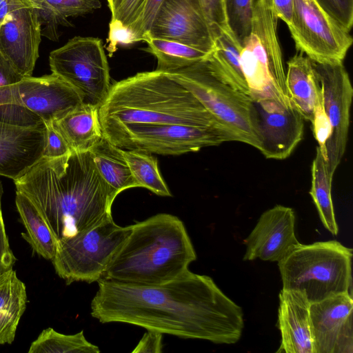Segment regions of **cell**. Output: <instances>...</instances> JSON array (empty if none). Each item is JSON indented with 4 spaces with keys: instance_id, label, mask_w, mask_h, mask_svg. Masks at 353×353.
I'll return each instance as SVG.
<instances>
[{
    "instance_id": "cell-21",
    "label": "cell",
    "mask_w": 353,
    "mask_h": 353,
    "mask_svg": "<svg viewBox=\"0 0 353 353\" xmlns=\"http://www.w3.org/2000/svg\"><path fill=\"white\" fill-rule=\"evenodd\" d=\"M71 151L88 152L103 137L99 108L82 103L52 122Z\"/></svg>"
},
{
    "instance_id": "cell-4",
    "label": "cell",
    "mask_w": 353,
    "mask_h": 353,
    "mask_svg": "<svg viewBox=\"0 0 353 353\" xmlns=\"http://www.w3.org/2000/svg\"><path fill=\"white\" fill-rule=\"evenodd\" d=\"M196 259L183 221L174 215L159 213L131 225L130 233L112 256L101 279L159 285L185 273Z\"/></svg>"
},
{
    "instance_id": "cell-24",
    "label": "cell",
    "mask_w": 353,
    "mask_h": 353,
    "mask_svg": "<svg viewBox=\"0 0 353 353\" xmlns=\"http://www.w3.org/2000/svg\"><path fill=\"white\" fill-rule=\"evenodd\" d=\"M27 303L26 288L12 269L0 276V345L11 344Z\"/></svg>"
},
{
    "instance_id": "cell-30",
    "label": "cell",
    "mask_w": 353,
    "mask_h": 353,
    "mask_svg": "<svg viewBox=\"0 0 353 353\" xmlns=\"http://www.w3.org/2000/svg\"><path fill=\"white\" fill-rule=\"evenodd\" d=\"M99 347L89 342L83 331L64 334L52 327L43 330L30 347L28 353H99Z\"/></svg>"
},
{
    "instance_id": "cell-15",
    "label": "cell",
    "mask_w": 353,
    "mask_h": 353,
    "mask_svg": "<svg viewBox=\"0 0 353 353\" xmlns=\"http://www.w3.org/2000/svg\"><path fill=\"white\" fill-rule=\"evenodd\" d=\"M353 299L344 292L310 303L314 353H352Z\"/></svg>"
},
{
    "instance_id": "cell-1",
    "label": "cell",
    "mask_w": 353,
    "mask_h": 353,
    "mask_svg": "<svg viewBox=\"0 0 353 353\" xmlns=\"http://www.w3.org/2000/svg\"><path fill=\"white\" fill-rule=\"evenodd\" d=\"M97 282L90 314L102 323H125L219 344H233L241 336L242 308L209 276L188 270L159 285Z\"/></svg>"
},
{
    "instance_id": "cell-35",
    "label": "cell",
    "mask_w": 353,
    "mask_h": 353,
    "mask_svg": "<svg viewBox=\"0 0 353 353\" xmlns=\"http://www.w3.org/2000/svg\"><path fill=\"white\" fill-rule=\"evenodd\" d=\"M200 1L215 39L221 32L230 31L227 23L224 0Z\"/></svg>"
},
{
    "instance_id": "cell-25",
    "label": "cell",
    "mask_w": 353,
    "mask_h": 353,
    "mask_svg": "<svg viewBox=\"0 0 353 353\" xmlns=\"http://www.w3.org/2000/svg\"><path fill=\"white\" fill-rule=\"evenodd\" d=\"M240 61L252 100L278 97L290 103L285 101L273 87L266 54L257 35L253 32H251L241 50Z\"/></svg>"
},
{
    "instance_id": "cell-14",
    "label": "cell",
    "mask_w": 353,
    "mask_h": 353,
    "mask_svg": "<svg viewBox=\"0 0 353 353\" xmlns=\"http://www.w3.org/2000/svg\"><path fill=\"white\" fill-rule=\"evenodd\" d=\"M38 8L31 0L9 12L0 26V52L24 77L32 76L39 56Z\"/></svg>"
},
{
    "instance_id": "cell-12",
    "label": "cell",
    "mask_w": 353,
    "mask_h": 353,
    "mask_svg": "<svg viewBox=\"0 0 353 353\" xmlns=\"http://www.w3.org/2000/svg\"><path fill=\"white\" fill-rule=\"evenodd\" d=\"M252 105L259 150L266 159L289 157L303 137V117L290 103L278 97L252 100Z\"/></svg>"
},
{
    "instance_id": "cell-17",
    "label": "cell",
    "mask_w": 353,
    "mask_h": 353,
    "mask_svg": "<svg viewBox=\"0 0 353 353\" xmlns=\"http://www.w3.org/2000/svg\"><path fill=\"white\" fill-rule=\"evenodd\" d=\"M15 87L19 103L39 116L45 125L61 119L83 103L76 90L54 73L24 77Z\"/></svg>"
},
{
    "instance_id": "cell-6",
    "label": "cell",
    "mask_w": 353,
    "mask_h": 353,
    "mask_svg": "<svg viewBox=\"0 0 353 353\" xmlns=\"http://www.w3.org/2000/svg\"><path fill=\"white\" fill-rule=\"evenodd\" d=\"M168 72L194 95L234 141L259 149L252 98L234 90L217 77L208 57Z\"/></svg>"
},
{
    "instance_id": "cell-18",
    "label": "cell",
    "mask_w": 353,
    "mask_h": 353,
    "mask_svg": "<svg viewBox=\"0 0 353 353\" xmlns=\"http://www.w3.org/2000/svg\"><path fill=\"white\" fill-rule=\"evenodd\" d=\"M46 128H28L0 121V175L14 181L43 156Z\"/></svg>"
},
{
    "instance_id": "cell-46",
    "label": "cell",
    "mask_w": 353,
    "mask_h": 353,
    "mask_svg": "<svg viewBox=\"0 0 353 353\" xmlns=\"http://www.w3.org/2000/svg\"><path fill=\"white\" fill-rule=\"evenodd\" d=\"M116 0H107L108 1V7L111 10V8H112L114 2H115Z\"/></svg>"
},
{
    "instance_id": "cell-26",
    "label": "cell",
    "mask_w": 353,
    "mask_h": 353,
    "mask_svg": "<svg viewBox=\"0 0 353 353\" xmlns=\"http://www.w3.org/2000/svg\"><path fill=\"white\" fill-rule=\"evenodd\" d=\"M16 206L26 232L21 236L34 252L47 260H52L58 249V241L32 202L23 193L16 191Z\"/></svg>"
},
{
    "instance_id": "cell-28",
    "label": "cell",
    "mask_w": 353,
    "mask_h": 353,
    "mask_svg": "<svg viewBox=\"0 0 353 353\" xmlns=\"http://www.w3.org/2000/svg\"><path fill=\"white\" fill-rule=\"evenodd\" d=\"M144 41L148 44L146 50L157 60L156 70L162 72L186 68L205 59L211 53L171 40L147 37Z\"/></svg>"
},
{
    "instance_id": "cell-40",
    "label": "cell",
    "mask_w": 353,
    "mask_h": 353,
    "mask_svg": "<svg viewBox=\"0 0 353 353\" xmlns=\"http://www.w3.org/2000/svg\"><path fill=\"white\" fill-rule=\"evenodd\" d=\"M3 187L0 181V276L12 269L16 262L6 234L5 223L1 210V196Z\"/></svg>"
},
{
    "instance_id": "cell-41",
    "label": "cell",
    "mask_w": 353,
    "mask_h": 353,
    "mask_svg": "<svg viewBox=\"0 0 353 353\" xmlns=\"http://www.w3.org/2000/svg\"><path fill=\"white\" fill-rule=\"evenodd\" d=\"M163 334L154 330H147L137 346L133 353H161L163 348Z\"/></svg>"
},
{
    "instance_id": "cell-2",
    "label": "cell",
    "mask_w": 353,
    "mask_h": 353,
    "mask_svg": "<svg viewBox=\"0 0 353 353\" xmlns=\"http://www.w3.org/2000/svg\"><path fill=\"white\" fill-rule=\"evenodd\" d=\"M35 205L58 243L112 217V199L90 151L43 157L14 181Z\"/></svg>"
},
{
    "instance_id": "cell-13",
    "label": "cell",
    "mask_w": 353,
    "mask_h": 353,
    "mask_svg": "<svg viewBox=\"0 0 353 353\" xmlns=\"http://www.w3.org/2000/svg\"><path fill=\"white\" fill-rule=\"evenodd\" d=\"M147 37L179 42L208 53L215 48L200 0H163Z\"/></svg>"
},
{
    "instance_id": "cell-45",
    "label": "cell",
    "mask_w": 353,
    "mask_h": 353,
    "mask_svg": "<svg viewBox=\"0 0 353 353\" xmlns=\"http://www.w3.org/2000/svg\"><path fill=\"white\" fill-rule=\"evenodd\" d=\"M15 85L0 88V105L8 103H19L16 95Z\"/></svg>"
},
{
    "instance_id": "cell-16",
    "label": "cell",
    "mask_w": 353,
    "mask_h": 353,
    "mask_svg": "<svg viewBox=\"0 0 353 353\" xmlns=\"http://www.w3.org/2000/svg\"><path fill=\"white\" fill-rule=\"evenodd\" d=\"M294 225L295 214L291 208L276 205L265 211L244 240L246 251L243 260L279 261L300 243Z\"/></svg>"
},
{
    "instance_id": "cell-10",
    "label": "cell",
    "mask_w": 353,
    "mask_h": 353,
    "mask_svg": "<svg viewBox=\"0 0 353 353\" xmlns=\"http://www.w3.org/2000/svg\"><path fill=\"white\" fill-rule=\"evenodd\" d=\"M288 29L297 51L316 63L343 62L353 41L314 0H294Z\"/></svg>"
},
{
    "instance_id": "cell-9",
    "label": "cell",
    "mask_w": 353,
    "mask_h": 353,
    "mask_svg": "<svg viewBox=\"0 0 353 353\" xmlns=\"http://www.w3.org/2000/svg\"><path fill=\"white\" fill-rule=\"evenodd\" d=\"M49 64L52 73L71 85L83 104L99 108L111 86L108 63L100 39L74 37L50 53Z\"/></svg>"
},
{
    "instance_id": "cell-36",
    "label": "cell",
    "mask_w": 353,
    "mask_h": 353,
    "mask_svg": "<svg viewBox=\"0 0 353 353\" xmlns=\"http://www.w3.org/2000/svg\"><path fill=\"white\" fill-rule=\"evenodd\" d=\"M138 41H139L137 35L129 26H125L118 20L111 19L107 39V50L110 56L117 50L119 45H130Z\"/></svg>"
},
{
    "instance_id": "cell-11",
    "label": "cell",
    "mask_w": 353,
    "mask_h": 353,
    "mask_svg": "<svg viewBox=\"0 0 353 353\" xmlns=\"http://www.w3.org/2000/svg\"><path fill=\"white\" fill-rule=\"evenodd\" d=\"M322 93L323 110L329 126L321 148L330 174L333 176L344 155L350 125L353 88L343 62H313Z\"/></svg>"
},
{
    "instance_id": "cell-31",
    "label": "cell",
    "mask_w": 353,
    "mask_h": 353,
    "mask_svg": "<svg viewBox=\"0 0 353 353\" xmlns=\"http://www.w3.org/2000/svg\"><path fill=\"white\" fill-rule=\"evenodd\" d=\"M253 0H224L228 28L241 47L252 32Z\"/></svg>"
},
{
    "instance_id": "cell-33",
    "label": "cell",
    "mask_w": 353,
    "mask_h": 353,
    "mask_svg": "<svg viewBox=\"0 0 353 353\" xmlns=\"http://www.w3.org/2000/svg\"><path fill=\"white\" fill-rule=\"evenodd\" d=\"M50 8L61 19L83 15L101 7L99 0H34Z\"/></svg>"
},
{
    "instance_id": "cell-32",
    "label": "cell",
    "mask_w": 353,
    "mask_h": 353,
    "mask_svg": "<svg viewBox=\"0 0 353 353\" xmlns=\"http://www.w3.org/2000/svg\"><path fill=\"white\" fill-rule=\"evenodd\" d=\"M0 121L21 127L46 128L39 116L17 103L0 105Z\"/></svg>"
},
{
    "instance_id": "cell-22",
    "label": "cell",
    "mask_w": 353,
    "mask_h": 353,
    "mask_svg": "<svg viewBox=\"0 0 353 353\" xmlns=\"http://www.w3.org/2000/svg\"><path fill=\"white\" fill-rule=\"evenodd\" d=\"M90 152L99 174L109 187L113 200L122 191L139 187L121 148L103 137Z\"/></svg>"
},
{
    "instance_id": "cell-23",
    "label": "cell",
    "mask_w": 353,
    "mask_h": 353,
    "mask_svg": "<svg viewBox=\"0 0 353 353\" xmlns=\"http://www.w3.org/2000/svg\"><path fill=\"white\" fill-rule=\"evenodd\" d=\"M241 49L231 31L223 32L216 38L215 48L208 60L217 77L234 90L251 97L240 61Z\"/></svg>"
},
{
    "instance_id": "cell-5",
    "label": "cell",
    "mask_w": 353,
    "mask_h": 353,
    "mask_svg": "<svg viewBox=\"0 0 353 353\" xmlns=\"http://www.w3.org/2000/svg\"><path fill=\"white\" fill-rule=\"evenodd\" d=\"M352 250L336 241L301 243L279 261L283 290L305 294L310 303L352 293Z\"/></svg>"
},
{
    "instance_id": "cell-3",
    "label": "cell",
    "mask_w": 353,
    "mask_h": 353,
    "mask_svg": "<svg viewBox=\"0 0 353 353\" xmlns=\"http://www.w3.org/2000/svg\"><path fill=\"white\" fill-rule=\"evenodd\" d=\"M99 114L102 130L128 124L166 123L225 130L170 72L157 70L115 82Z\"/></svg>"
},
{
    "instance_id": "cell-42",
    "label": "cell",
    "mask_w": 353,
    "mask_h": 353,
    "mask_svg": "<svg viewBox=\"0 0 353 353\" xmlns=\"http://www.w3.org/2000/svg\"><path fill=\"white\" fill-rule=\"evenodd\" d=\"M23 78L0 52V88L14 85Z\"/></svg>"
},
{
    "instance_id": "cell-29",
    "label": "cell",
    "mask_w": 353,
    "mask_h": 353,
    "mask_svg": "<svg viewBox=\"0 0 353 353\" xmlns=\"http://www.w3.org/2000/svg\"><path fill=\"white\" fill-rule=\"evenodd\" d=\"M122 152L139 187L147 188L159 196H172L159 172L157 160L152 153L138 149H122Z\"/></svg>"
},
{
    "instance_id": "cell-27",
    "label": "cell",
    "mask_w": 353,
    "mask_h": 353,
    "mask_svg": "<svg viewBox=\"0 0 353 353\" xmlns=\"http://www.w3.org/2000/svg\"><path fill=\"white\" fill-rule=\"evenodd\" d=\"M312 185L310 191L323 226L333 235L339 233L335 218L332 198V177L328 171L327 161L320 147L316 148V154L312 165Z\"/></svg>"
},
{
    "instance_id": "cell-38",
    "label": "cell",
    "mask_w": 353,
    "mask_h": 353,
    "mask_svg": "<svg viewBox=\"0 0 353 353\" xmlns=\"http://www.w3.org/2000/svg\"><path fill=\"white\" fill-rule=\"evenodd\" d=\"M146 0H116L111 8L112 19L130 26L139 17Z\"/></svg>"
},
{
    "instance_id": "cell-20",
    "label": "cell",
    "mask_w": 353,
    "mask_h": 353,
    "mask_svg": "<svg viewBox=\"0 0 353 353\" xmlns=\"http://www.w3.org/2000/svg\"><path fill=\"white\" fill-rule=\"evenodd\" d=\"M277 327L281 345L276 353H314L310 327V305L305 294L281 290Z\"/></svg>"
},
{
    "instance_id": "cell-8",
    "label": "cell",
    "mask_w": 353,
    "mask_h": 353,
    "mask_svg": "<svg viewBox=\"0 0 353 353\" xmlns=\"http://www.w3.org/2000/svg\"><path fill=\"white\" fill-rule=\"evenodd\" d=\"M103 136L124 150L161 155H180L234 141L225 130L179 123L128 124L102 130Z\"/></svg>"
},
{
    "instance_id": "cell-37",
    "label": "cell",
    "mask_w": 353,
    "mask_h": 353,
    "mask_svg": "<svg viewBox=\"0 0 353 353\" xmlns=\"http://www.w3.org/2000/svg\"><path fill=\"white\" fill-rule=\"evenodd\" d=\"M163 0H146L137 19L129 26L139 41H144Z\"/></svg>"
},
{
    "instance_id": "cell-34",
    "label": "cell",
    "mask_w": 353,
    "mask_h": 353,
    "mask_svg": "<svg viewBox=\"0 0 353 353\" xmlns=\"http://www.w3.org/2000/svg\"><path fill=\"white\" fill-rule=\"evenodd\" d=\"M341 27L349 32L353 25V0H314Z\"/></svg>"
},
{
    "instance_id": "cell-39",
    "label": "cell",
    "mask_w": 353,
    "mask_h": 353,
    "mask_svg": "<svg viewBox=\"0 0 353 353\" xmlns=\"http://www.w3.org/2000/svg\"><path fill=\"white\" fill-rule=\"evenodd\" d=\"M46 143L43 156L48 158H55L65 156L72 151L67 142L54 127L52 123L46 124Z\"/></svg>"
},
{
    "instance_id": "cell-44",
    "label": "cell",
    "mask_w": 353,
    "mask_h": 353,
    "mask_svg": "<svg viewBox=\"0 0 353 353\" xmlns=\"http://www.w3.org/2000/svg\"><path fill=\"white\" fill-rule=\"evenodd\" d=\"M31 0H0V26L5 17L17 7Z\"/></svg>"
},
{
    "instance_id": "cell-7",
    "label": "cell",
    "mask_w": 353,
    "mask_h": 353,
    "mask_svg": "<svg viewBox=\"0 0 353 353\" xmlns=\"http://www.w3.org/2000/svg\"><path fill=\"white\" fill-rule=\"evenodd\" d=\"M130 231L131 225L120 226L112 216L59 242L52 260L56 273L68 285L98 281Z\"/></svg>"
},
{
    "instance_id": "cell-19",
    "label": "cell",
    "mask_w": 353,
    "mask_h": 353,
    "mask_svg": "<svg viewBox=\"0 0 353 353\" xmlns=\"http://www.w3.org/2000/svg\"><path fill=\"white\" fill-rule=\"evenodd\" d=\"M285 90L290 104L311 122L313 132L327 125L322 106L320 83L313 61L303 54H295L287 63Z\"/></svg>"
},
{
    "instance_id": "cell-43",
    "label": "cell",
    "mask_w": 353,
    "mask_h": 353,
    "mask_svg": "<svg viewBox=\"0 0 353 353\" xmlns=\"http://www.w3.org/2000/svg\"><path fill=\"white\" fill-rule=\"evenodd\" d=\"M274 13L289 27L292 22L294 0H272Z\"/></svg>"
}]
</instances>
